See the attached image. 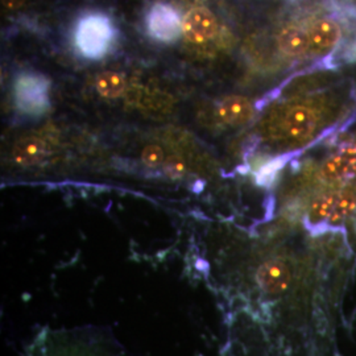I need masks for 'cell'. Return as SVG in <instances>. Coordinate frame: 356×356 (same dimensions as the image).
Returning a JSON list of instances; mask_svg holds the SVG:
<instances>
[{
  "label": "cell",
  "instance_id": "15",
  "mask_svg": "<svg viewBox=\"0 0 356 356\" xmlns=\"http://www.w3.org/2000/svg\"><path fill=\"white\" fill-rule=\"evenodd\" d=\"M97 90L106 98H116L127 91V82L119 73L106 72L97 78Z\"/></svg>",
  "mask_w": 356,
  "mask_h": 356
},
{
  "label": "cell",
  "instance_id": "2",
  "mask_svg": "<svg viewBox=\"0 0 356 356\" xmlns=\"http://www.w3.org/2000/svg\"><path fill=\"white\" fill-rule=\"evenodd\" d=\"M115 38L111 20L101 13L83 16L76 24L74 41L83 57L97 60L110 51Z\"/></svg>",
  "mask_w": 356,
  "mask_h": 356
},
{
  "label": "cell",
  "instance_id": "6",
  "mask_svg": "<svg viewBox=\"0 0 356 356\" xmlns=\"http://www.w3.org/2000/svg\"><path fill=\"white\" fill-rule=\"evenodd\" d=\"M257 281L264 292L280 294L291 285L292 272L282 260H269L259 269Z\"/></svg>",
  "mask_w": 356,
  "mask_h": 356
},
{
  "label": "cell",
  "instance_id": "8",
  "mask_svg": "<svg viewBox=\"0 0 356 356\" xmlns=\"http://www.w3.org/2000/svg\"><path fill=\"white\" fill-rule=\"evenodd\" d=\"M317 127V115L305 106H294L282 120V128L286 135L296 139H302L314 132Z\"/></svg>",
  "mask_w": 356,
  "mask_h": 356
},
{
  "label": "cell",
  "instance_id": "1",
  "mask_svg": "<svg viewBox=\"0 0 356 356\" xmlns=\"http://www.w3.org/2000/svg\"><path fill=\"white\" fill-rule=\"evenodd\" d=\"M29 356H132L114 337L102 329L41 331Z\"/></svg>",
  "mask_w": 356,
  "mask_h": 356
},
{
  "label": "cell",
  "instance_id": "11",
  "mask_svg": "<svg viewBox=\"0 0 356 356\" xmlns=\"http://www.w3.org/2000/svg\"><path fill=\"white\" fill-rule=\"evenodd\" d=\"M45 153H47L45 143L35 136H29L15 144L13 156V160L19 165L28 166L40 163L44 159Z\"/></svg>",
  "mask_w": 356,
  "mask_h": 356
},
{
  "label": "cell",
  "instance_id": "9",
  "mask_svg": "<svg viewBox=\"0 0 356 356\" xmlns=\"http://www.w3.org/2000/svg\"><path fill=\"white\" fill-rule=\"evenodd\" d=\"M309 38H310V49L318 53L330 51L338 45L342 38L341 26L332 19H319L313 26H310Z\"/></svg>",
  "mask_w": 356,
  "mask_h": 356
},
{
  "label": "cell",
  "instance_id": "7",
  "mask_svg": "<svg viewBox=\"0 0 356 356\" xmlns=\"http://www.w3.org/2000/svg\"><path fill=\"white\" fill-rule=\"evenodd\" d=\"M356 175V145L346 144L332 154L322 168V176L329 181H339Z\"/></svg>",
  "mask_w": 356,
  "mask_h": 356
},
{
  "label": "cell",
  "instance_id": "12",
  "mask_svg": "<svg viewBox=\"0 0 356 356\" xmlns=\"http://www.w3.org/2000/svg\"><path fill=\"white\" fill-rule=\"evenodd\" d=\"M277 42L281 51L288 56H300L310 48L309 32L300 26H286L282 29Z\"/></svg>",
  "mask_w": 356,
  "mask_h": 356
},
{
  "label": "cell",
  "instance_id": "13",
  "mask_svg": "<svg viewBox=\"0 0 356 356\" xmlns=\"http://www.w3.org/2000/svg\"><path fill=\"white\" fill-rule=\"evenodd\" d=\"M339 191H331L322 194L313 204L310 206V210L307 213V226L313 229H318L322 226H327V222L330 219L331 213L334 210V206L337 202Z\"/></svg>",
  "mask_w": 356,
  "mask_h": 356
},
{
  "label": "cell",
  "instance_id": "17",
  "mask_svg": "<svg viewBox=\"0 0 356 356\" xmlns=\"http://www.w3.org/2000/svg\"><path fill=\"white\" fill-rule=\"evenodd\" d=\"M164 168L169 176H181L186 172V163L179 156H172L166 159Z\"/></svg>",
  "mask_w": 356,
  "mask_h": 356
},
{
  "label": "cell",
  "instance_id": "3",
  "mask_svg": "<svg viewBox=\"0 0 356 356\" xmlns=\"http://www.w3.org/2000/svg\"><path fill=\"white\" fill-rule=\"evenodd\" d=\"M15 103L24 114H44L49 108V81L38 73H23L15 81Z\"/></svg>",
  "mask_w": 356,
  "mask_h": 356
},
{
  "label": "cell",
  "instance_id": "5",
  "mask_svg": "<svg viewBox=\"0 0 356 356\" xmlns=\"http://www.w3.org/2000/svg\"><path fill=\"white\" fill-rule=\"evenodd\" d=\"M218 29L216 16L207 8H193L186 13L182 24V33L191 42H204L214 38Z\"/></svg>",
  "mask_w": 356,
  "mask_h": 356
},
{
  "label": "cell",
  "instance_id": "14",
  "mask_svg": "<svg viewBox=\"0 0 356 356\" xmlns=\"http://www.w3.org/2000/svg\"><path fill=\"white\" fill-rule=\"evenodd\" d=\"M356 194L353 191H339L330 219L327 222L329 227L343 225L344 220L355 213Z\"/></svg>",
  "mask_w": 356,
  "mask_h": 356
},
{
  "label": "cell",
  "instance_id": "18",
  "mask_svg": "<svg viewBox=\"0 0 356 356\" xmlns=\"http://www.w3.org/2000/svg\"><path fill=\"white\" fill-rule=\"evenodd\" d=\"M26 0H3V4L10 8V10H15V8H19L24 4Z\"/></svg>",
  "mask_w": 356,
  "mask_h": 356
},
{
  "label": "cell",
  "instance_id": "10",
  "mask_svg": "<svg viewBox=\"0 0 356 356\" xmlns=\"http://www.w3.org/2000/svg\"><path fill=\"white\" fill-rule=\"evenodd\" d=\"M218 114L223 122L232 126H239L252 118L254 107L244 97H229L219 104Z\"/></svg>",
  "mask_w": 356,
  "mask_h": 356
},
{
  "label": "cell",
  "instance_id": "16",
  "mask_svg": "<svg viewBox=\"0 0 356 356\" xmlns=\"http://www.w3.org/2000/svg\"><path fill=\"white\" fill-rule=\"evenodd\" d=\"M141 160L145 165L156 168V166L164 165L165 156H164V151L159 145H148L143 149Z\"/></svg>",
  "mask_w": 356,
  "mask_h": 356
},
{
  "label": "cell",
  "instance_id": "4",
  "mask_svg": "<svg viewBox=\"0 0 356 356\" xmlns=\"http://www.w3.org/2000/svg\"><path fill=\"white\" fill-rule=\"evenodd\" d=\"M182 24L177 11L164 3L154 4L147 15V28L153 38L172 42L177 40L182 32Z\"/></svg>",
  "mask_w": 356,
  "mask_h": 356
}]
</instances>
